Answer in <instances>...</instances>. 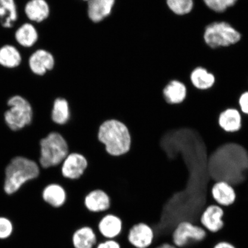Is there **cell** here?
<instances>
[{
    "label": "cell",
    "mask_w": 248,
    "mask_h": 248,
    "mask_svg": "<svg viewBox=\"0 0 248 248\" xmlns=\"http://www.w3.org/2000/svg\"><path fill=\"white\" fill-rule=\"evenodd\" d=\"M207 168L214 182L225 181L233 187L248 184V153L241 145L227 143L210 155Z\"/></svg>",
    "instance_id": "6da1fadb"
},
{
    "label": "cell",
    "mask_w": 248,
    "mask_h": 248,
    "mask_svg": "<svg viewBox=\"0 0 248 248\" xmlns=\"http://www.w3.org/2000/svg\"><path fill=\"white\" fill-rule=\"evenodd\" d=\"M98 139L111 156H122L131 149V136L128 127L119 120H108L102 123L99 127Z\"/></svg>",
    "instance_id": "7a4b0ae2"
},
{
    "label": "cell",
    "mask_w": 248,
    "mask_h": 248,
    "mask_svg": "<svg viewBox=\"0 0 248 248\" xmlns=\"http://www.w3.org/2000/svg\"><path fill=\"white\" fill-rule=\"evenodd\" d=\"M39 175V166L34 161L20 156L14 158L5 170L6 193H15L25 183L38 177Z\"/></svg>",
    "instance_id": "3957f363"
},
{
    "label": "cell",
    "mask_w": 248,
    "mask_h": 248,
    "mask_svg": "<svg viewBox=\"0 0 248 248\" xmlns=\"http://www.w3.org/2000/svg\"><path fill=\"white\" fill-rule=\"evenodd\" d=\"M40 163L45 169L55 167L63 162L69 153L65 139L58 132H51L40 141Z\"/></svg>",
    "instance_id": "277c9868"
},
{
    "label": "cell",
    "mask_w": 248,
    "mask_h": 248,
    "mask_svg": "<svg viewBox=\"0 0 248 248\" xmlns=\"http://www.w3.org/2000/svg\"><path fill=\"white\" fill-rule=\"evenodd\" d=\"M204 40L211 48L228 46L240 41L241 34L228 23L215 22L207 26L204 33Z\"/></svg>",
    "instance_id": "5b68a950"
},
{
    "label": "cell",
    "mask_w": 248,
    "mask_h": 248,
    "mask_svg": "<svg viewBox=\"0 0 248 248\" xmlns=\"http://www.w3.org/2000/svg\"><path fill=\"white\" fill-rule=\"evenodd\" d=\"M10 108L5 113V120L12 131H18L32 122L33 112L30 104L21 96L16 95L9 99Z\"/></svg>",
    "instance_id": "8992f818"
},
{
    "label": "cell",
    "mask_w": 248,
    "mask_h": 248,
    "mask_svg": "<svg viewBox=\"0 0 248 248\" xmlns=\"http://www.w3.org/2000/svg\"><path fill=\"white\" fill-rule=\"evenodd\" d=\"M206 235L207 231L202 226L183 221L176 226L172 232V244L178 248H184L190 241H202Z\"/></svg>",
    "instance_id": "52a82bcc"
},
{
    "label": "cell",
    "mask_w": 248,
    "mask_h": 248,
    "mask_svg": "<svg viewBox=\"0 0 248 248\" xmlns=\"http://www.w3.org/2000/svg\"><path fill=\"white\" fill-rule=\"evenodd\" d=\"M224 210L217 204H210L202 213L200 217L201 225L212 233H216L224 228L223 217Z\"/></svg>",
    "instance_id": "ba28073f"
},
{
    "label": "cell",
    "mask_w": 248,
    "mask_h": 248,
    "mask_svg": "<svg viewBox=\"0 0 248 248\" xmlns=\"http://www.w3.org/2000/svg\"><path fill=\"white\" fill-rule=\"evenodd\" d=\"M88 166V160L83 155L70 154L63 162L62 173L64 178L67 179H78L84 173Z\"/></svg>",
    "instance_id": "9c48e42d"
},
{
    "label": "cell",
    "mask_w": 248,
    "mask_h": 248,
    "mask_svg": "<svg viewBox=\"0 0 248 248\" xmlns=\"http://www.w3.org/2000/svg\"><path fill=\"white\" fill-rule=\"evenodd\" d=\"M155 234L153 228L145 223H139L130 229L128 239L135 248H148L153 243Z\"/></svg>",
    "instance_id": "30bf717a"
},
{
    "label": "cell",
    "mask_w": 248,
    "mask_h": 248,
    "mask_svg": "<svg viewBox=\"0 0 248 248\" xmlns=\"http://www.w3.org/2000/svg\"><path fill=\"white\" fill-rule=\"evenodd\" d=\"M211 194L216 204L222 207L232 205L236 199L233 186L225 181L215 182L211 189Z\"/></svg>",
    "instance_id": "8fae6325"
},
{
    "label": "cell",
    "mask_w": 248,
    "mask_h": 248,
    "mask_svg": "<svg viewBox=\"0 0 248 248\" xmlns=\"http://www.w3.org/2000/svg\"><path fill=\"white\" fill-rule=\"evenodd\" d=\"M84 205L90 212H106L110 209L111 206L109 195L100 189L93 190L86 195L84 198Z\"/></svg>",
    "instance_id": "7c38bea8"
},
{
    "label": "cell",
    "mask_w": 248,
    "mask_h": 248,
    "mask_svg": "<svg viewBox=\"0 0 248 248\" xmlns=\"http://www.w3.org/2000/svg\"><path fill=\"white\" fill-rule=\"evenodd\" d=\"M99 232L107 240H114L122 232L123 222L119 217L107 214L98 223Z\"/></svg>",
    "instance_id": "4fadbf2b"
},
{
    "label": "cell",
    "mask_w": 248,
    "mask_h": 248,
    "mask_svg": "<svg viewBox=\"0 0 248 248\" xmlns=\"http://www.w3.org/2000/svg\"><path fill=\"white\" fill-rule=\"evenodd\" d=\"M218 125L223 131L235 133L240 131L242 126V114L235 108H228L219 114Z\"/></svg>",
    "instance_id": "5bb4252c"
},
{
    "label": "cell",
    "mask_w": 248,
    "mask_h": 248,
    "mask_svg": "<svg viewBox=\"0 0 248 248\" xmlns=\"http://www.w3.org/2000/svg\"><path fill=\"white\" fill-rule=\"evenodd\" d=\"M187 87L179 80H173L163 91L164 100L167 104L176 105L184 102L187 95Z\"/></svg>",
    "instance_id": "9a60e30c"
},
{
    "label": "cell",
    "mask_w": 248,
    "mask_h": 248,
    "mask_svg": "<svg viewBox=\"0 0 248 248\" xmlns=\"http://www.w3.org/2000/svg\"><path fill=\"white\" fill-rule=\"evenodd\" d=\"M31 70L37 75L42 76L54 66V60L49 52L43 49L36 51L31 55L29 61Z\"/></svg>",
    "instance_id": "2e32d148"
},
{
    "label": "cell",
    "mask_w": 248,
    "mask_h": 248,
    "mask_svg": "<svg viewBox=\"0 0 248 248\" xmlns=\"http://www.w3.org/2000/svg\"><path fill=\"white\" fill-rule=\"evenodd\" d=\"M67 193L60 185H49L44 189L42 193L43 201L53 208H60L67 200Z\"/></svg>",
    "instance_id": "e0dca14e"
},
{
    "label": "cell",
    "mask_w": 248,
    "mask_h": 248,
    "mask_svg": "<svg viewBox=\"0 0 248 248\" xmlns=\"http://www.w3.org/2000/svg\"><path fill=\"white\" fill-rule=\"evenodd\" d=\"M115 0H90L88 14L94 22H100L111 13Z\"/></svg>",
    "instance_id": "ac0fdd59"
},
{
    "label": "cell",
    "mask_w": 248,
    "mask_h": 248,
    "mask_svg": "<svg viewBox=\"0 0 248 248\" xmlns=\"http://www.w3.org/2000/svg\"><path fill=\"white\" fill-rule=\"evenodd\" d=\"M72 242L74 248H93L97 245V235L89 226H83L74 232Z\"/></svg>",
    "instance_id": "d6986e66"
},
{
    "label": "cell",
    "mask_w": 248,
    "mask_h": 248,
    "mask_svg": "<svg viewBox=\"0 0 248 248\" xmlns=\"http://www.w3.org/2000/svg\"><path fill=\"white\" fill-rule=\"evenodd\" d=\"M192 84L199 91H207L215 84L216 78L213 74L203 67L195 69L190 76Z\"/></svg>",
    "instance_id": "ffe728a7"
},
{
    "label": "cell",
    "mask_w": 248,
    "mask_h": 248,
    "mask_svg": "<svg viewBox=\"0 0 248 248\" xmlns=\"http://www.w3.org/2000/svg\"><path fill=\"white\" fill-rule=\"evenodd\" d=\"M27 17L31 20L41 22L49 15V7L45 0H30L25 8Z\"/></svg>",
    "instance_id": "44dd1931"
},
{
    "label": "cell",
    "mask_w": 248,
    "mask_h": 248,
    "mask_svg": "<svg viewBox=\"0 0 248 248\" xmlns=\"http://www.w3.org/2000/svg\"><path fill=\"white\" fill-rule=\"evenodd\" d=\"M0 18L2 26L11 28L17 18L15 0H0Z\"/></svg>",
    "instance_id": "7402d4cb"
},
{
    "label": "cell",
    "mask_w": 248,
    "mask_h": 248,
    "mask_svg": "<svg viewBox=\"0 0 248 248\" xmlns=\"http://www.w3.org/2000/svg\"><path fill=\"white\" fill-rule=\"evenodd\" d=\"M15 38L20 45L29 47L36 42L38 35L32 24L26 23L17 30L15 33Z\"/></svg>",
    "instance_id": "603a6c76"
},
{
    "label": "cell",
    "mask_w": 248,
    "mask_h": 248,
    "mask_svg": "<svg viewBox=\"0 0 248 248\" xmlns=\"http://www.w3.org/2000/svg\"><path fill=\"white\" fill-rule=\"evenodd\" d=\"M70 111L69 103L63 98H57L54 102L51 113L52 121L58 125H64L69 120Z\"/></svg>",
    "instance_id": "cb8c5ba5"
},
{
    "label": "cell",
    "mask_w": 248,
    "mask_h": 248,
    "mask_svg": "<svg viewBox=\"0 0 248 248\" xmlns=\"http://www.w3.org/2000/svg\"><path fill=\"white\" fill-rule=\"evenodd\" d=\"M21 61L20 52L15 46L7 45L0 48V64L8 68L19 66Z\"/></svg>",
    "instance_id": "d4e9b609"
},
{
    "label": "cell",
    "mask_w": 248,
    "mask_h": 248,
    "mask_svg": "<svg viewBox=\"0 0 248 248\" xmlns=\"http://www.w3.org/2000/svg\"><path fill=\"white\" fill-rule=\"evenodd\" d=\"M167 4L170 10L178 15L190 13L194 7L193 0H167Z\"/></svg>",
    "instance_id": "484cf974"
},
{
    "label": "cell",
    "mask_w": 248,
    "mask_h": 248,
    "mask_svg": "<svg viewBox=\"0 0 248 248\" xmlns=\"http://www.w3.org/2000/svg\"><path fill=\"white\" fill-rule=\"evenodd\" d=\"M238 0H203L207 7L217 13H222L235 5Z\"/></svg>",
    "instance_id": "4316f807"
},
{
    "label": "cell",
    "mask_w": 248,
    "mask_h": 248,
    "mask_svg": "<svg viewBox=\"0 0 248 248\" xmlns=\"http://www.w3.org/2000/svg\"><path fill=\"white\" fill-rule=\"evenodd\" d=\"M13 232V225L7 218L0 217V239L8 238Z\"/></svg>",
    "instance_id": "83f0119b"
},
{
    "label": "cell",
    "mask_w": 248,
    "mask_h": 248,
    "mask_svg": "<svg viewBox=\"0 0 248 248\" xmlns=\"http://www.w3.org/2000/svg\"><path fill=\"white\" fill-rule=\"evenodd\" d=\"M238 107L242 114L248 116V91L241 93L238 98Z\"/></svg>",
    "instance_id": "f1b7e54d"
},
{
    "label": "cell",
    "mask_w": 248,
    "mask_h": 248,
    "mask_svg": "<svg viewBox=\"0 0 248 248\" xmlns=\"http://www.w3.org/2000/svg\"><path fill=\"white\" fill-rule=\"evenodd\" d=\"M95 248H121L119 243L114 240H107L96 246Z\"/></svg>",
    "instance_id": "f546056e"
},
{
    "label": "cell",
    "mask_w": 248,
    "mask_h": 248,
    "mask_svg": "<svg viewBox=\"0 0 248 248\" xmlns=\"http://www.w3.org/2000/svg\"><path fill=\"white\" fill-rule=\"evenodd\" d=\"M213 248H236L232 244L227 241H221L215 245Z\"/></svg>",
    "instance_id": "4dcf8cb0"
},
{
    "label": "cell",
    "mask_w": 248,
    "mask_h": 248,
    "mask_svg": "<svg viewBox=\"0 0 248 248\" xmlns=\"http://www.w3.org/2000/svg\"><path fill=\"white\" fill-rule=\"evenodd\" d=\"M155 248H178L176 247L174 245L170 243H163L160 245V246L156 247Z\"/></svg>",
    "instance_id": "1f68e13d"
},
{
    "label": "cell",
    "mask_w": 248,
    "mask_h": 248,
    "mask_svg": "<svg viewBox=\"0 0 248 248\" xmlns=\"http://www.w3.org/2000/svg\"><path fill=\"white\" fill-rule=\"evenodd\" d=\"M85 1H90V0H85Z\"/></svg>",
    "instance_id": "d6a6232c"
}]
</instances>
